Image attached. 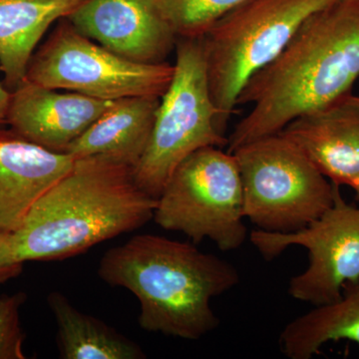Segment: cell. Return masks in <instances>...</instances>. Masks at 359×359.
<instances>
[{
    "label": "cell",
    "instance_id": "1",
    "mask_svg": "<svg viewBox=\"0 0 359 359\" xmlns=\"http://www.w3.org/2000/svg\"><path fill=\"white\" fill-rule=\"evenodd\" d=\"M359 81V0H334L306 18L283 51L248 80L249 105L226 151L280 133L290 121L353 92Z\"/></svg>",
    "mask_w": 359,
    "mask_h": 359
},
{
    "label": "cell",
    "instance_id": "9",
    "mask_svg": "<svg viewBox=\"0 0 359 359\" xmlns=\"http://www.w3.org/2000/svg\"><path fill=\"white\" fill-rule=\"evenodd\" d=\"M250 241L266 261L299 245L309 252V266L290 280L295 301L313 306L337 301L346 283L359 278V208L342 198L334 185V203L318 219L292 233L250 231Z\"/></svg>",
    "mask_w": 359,
    "mask_h": 359
},
{
    "label": "cell",
    "instance_id": "6",
    "mask_svg": "<svg viewBox=\"0 0 359 359\" xmlns=\"http://www.w3.org/2000/svg\"><path fill=\"white\" fill-rule=\"evenodd\" d=\"M231 153L242 178L245 219L257 230H301L334 203V184L280 132Z\"/></svg>",
    "mask_w": 359,
    "mask_h": 359
},
{
    "label": "cell",
    "instance_id": "23",
    "mask_svg": "<svg viewBox=\"0 0 359 359\" xmlns=\"http://www.w3.org/2000/svg\"><path fill=\"white\" fill-rule=\"evenodd\" d=\"M359 82V81H358Z\"/></svg>",
    "mask_w": 359,
    "mask_h": 359
},
{
    "label": "cell",
    "instance_id": "19",
    "mask_svg": "<svg viewBox=\"0 0 359 359\" xmlns=\"http://www.w3.org/2000/svg\"><path fill=\"white\" fill-rule=\"evenodd\" d=\"M27 299L25 292L0 297V359H25V334L20 309Z\"/></svg>",
    "mask_w": 359,
    "mask_h": 359
},
{
    "label": "cell",
    "instance_id": "13",
    "mask_svg": "<svg viewBox=\"0 0 359 359\" xmlns=\"http://www.w3.org/2000/svg\"><path fill=\"white\" fill-rule=\"evenodd\" d=\"M74 161L67 153L41 147L11 129L0 130V229L18 231L35 203Z\"/></svg>",
    "mask_w": 359,
    "mask_h": 359
},
{
    "label": "cell",
    "instance_id": "4",
    "mask_svg": "<svg viewBox=\"0 0 359 359\" xmlns=\"http://www.w3.org/2000/svg\"><path fill=\"white\" fill-rule=\"evenodd\" d=\"M334 1L245 0L201 37L222 133L248 80L283 51L311 13Z\"/></svg>",
    "mask_w": 359,
    "mask_h": 359
},
{
    "label": "cell",
    "instance_id": "10",
    "mask_svg": "<svg viewBox=\"0 0 359 359\" xmlns=\"http://www.w3.org/2000/svg\"><path fill=\"white\" fill-rule=\"evenodd\" d=\"M67 20L85 36L135 62H165L176 41L157 0H85Z\"/></svg>",
    "mask_w": 359,
    "mask_h": 359
},
{
    "label": "cell",
    "instance_id": "15",
    "mask_svg": "<svg viewBox=\"0 0 359 359\" xmlns=\"http://www.w3.org/2000/svg\"><path fill=\"white\" fill-rule=\"evenodd\" d=\"M85 0H0V70L15 88L25 79L37 44L56 20Z\"/></svg>",
    "mask_w": 359,
    "mask_h": 359
},
{
    "label": "cell",
    "instance_id": "5",
    "mask_svg": "<svg viewBox=\"0 0 359 359\" xmlns=\"http://www.w3.org/2000/svg\"><path fill=\"white\" fill-rule=\"evenodd\" d=\"M169 86L160 98L147 148L134 168L136 183L158 199L176 168L201 148L226 147L208 80L202 39H182Z\"/></svg>",
    "mask_w": 359,
    "mask_h": 359
},
{
    "label": "cell",
    "instance_id": "17",
    "mask_svg": "<svg viewBox=\"0 0 359 359\" xmlns=\"http://www.w3.org/2000/svg\"><path fill=\"white\" fill-rule=\"evenodd\" d=\"M47 304L57 323L61 358H146L139 344L102 320L82 313L61 292H50Z\"/></svg>",
    "mask_w": 359,
    "mask_h": 359
},
{
    "label": "cell",
    "instance_id": "2",
    "mask_svg": "<svg viewBox=\"0 0 359 359\" xmlns=\"http://www.w3.org/2000/svg\"><path fill=\"white\" fill-rule=\"evenodd\" d=\"M157 199L136 183L134 169L102 155L77 158L39 198L13 233L18 263L61 261L141 228Z\"/></svg>",
    "mask_w": 359,
    "mask_h": 359
},
{
    "label": "cell",
    "instance_id": "7",
    "mask_svg": "<svg viewBox=\"0 0 359 359\" xmlns=\"http://www.w3.org/2000/svg\"><path fill=\"white\" fill-rule=\"evenodd\" d=\"M244 191L237 160L221 147L201 148L175 170L157 199L154 221L185 233L194 244L209 238L223 252L248 238Z\"/></svg>",
    "mask_w": 359,
    "mask_h": 359
},
{
    "label": "cell",
    "instance_id": "8",
    "mask_svg": "<svg viewBox=\"0 0 359 359\" xmlns=\"http://www.w3.org/2000/svg\"><path fill=\"white\" fill-rule=\"evenodd\" d=\"M174 65L135 62L122 57L61 21L28 65L26 79L56 90L115 101L134 96L162 97Z\"/></svg>",
    "mask_w": 359,
    "mask_h": 359
},
{
    "label": "cell",
    "instance_id": "21",
    "mask_svg": "<svg viewBox=\"0 0 359 359\" xmlns=\"http://www.w3.org/2000/svg\"><path fill=\"white\" fill-rule=\"evenodd\" d=\"M11 92L0 83V125L6 124L7 110L11 102Z\"/></svg>",
    "mask_w": 359,
    "mask_h": 359
},
{
    "label": "cell",
    "instance_id": "18",
    "mask_svg": "<svg viewBox=\"0 0 359 359\" xmlns=\"http://www.w3.org/2000/svg\"><path fill=\"white\" fill-rule=\"evenodd\" d=\"M177 37L201 39L245 0H157Z\"/></svg>",
    "mask_w": 359,
    "mask_h": 359
},
{
    "label": "cell",
    "instance_id": "14",
    "mask_svg": "<svg viewBox=\"0 0 359 359\" xmlns=\"http://www.w3.org/2000/svg\"><path fill=\"white\" fill-rule=\"evenodd\" d=\"M161 97L115 100L65 153L73 158L102 155L134 168L147 148Z\"/></svg>",
    "mask_w": 359,
    "mask_h": 359
},
{
    "label": "cell",
    "instance_id": "16",
    "mask_svg": "<svg viewBox=\"0 0 359 359\" xmlns=\"http://www.w3.org/2000/svg\"><path fill=\"white\" fill-rule=\"evenodd\" d=\"M359 344V278L346 283L337 301L313 306L290 321L278 337L280 351L290 359H311L330 341Z\"/></svg>",
    "mask_w": 359,
    "mask_h": 359
},
{
    "label": "cell",
    "instance_id": "3",
    "mask_svg": "<svg viewBox=\"0 0 359 359\" xmlns=\"http://www.w3.org/2000/svg\"><path fill=\"white\" fill-rule=\"evenodd\" d=\"M98 275L138 299L142 330L187 340L201 339L219 327L212 299L241 280L230 262L195 244L156 235L135 236L108 250Z\"/></svg>",
    "mask_w": 359,
    "mask_h": 359
},
{
    "label": "cell",
    "instance_id": "12",
    "mask_svg": "<svg viewBox=\"0 0 359 359\" xmlns=\"http://www.w3.org/2000/svg\"><path fill=\"white\" fill-rule=\"evenodd\" d=\"M337 186L359 178V94L353 92L304 113L280 131Z\"/></svg>",
    "mask_w": 359,
    "mask_h": 359
},
{
    "label": "cell",
    "instance_id": "20",
    "mask_svg": "<svg viewBox=\"0 0 359 359\" xmlns=\"http://www.w3.org/2000/svg\"><path fill=\"white\" fill-rule=\"evenodd\" d=\"M23 271V263L14 259L13 233L0 229V285L18 278Z\"/></svg>",
    "mask_w": 359,
    "mask_h": 359
},
{
    "label": "cell",
    "instance_id": "11",
    "mask_svg": "<svg viewBox=\"0 0 359 359\" xmlns=\"http://www.w3.org/2000/svg\"><path fill=\"white\" fill-rule=\"evenodd\" d=\"M114 101L63 92L25 79L11 92L6 124L25 140L65 153Z\"/></svg>",
    "mask_w": 359,
    "mask_h": 359
},
{
    "label": "cell",
    "instance_id": "22",
    "mask_svg": "<svg viewBox=\"0 0 359 359\" xmlns=\"http://www.w3.org/2000/svg\"><path fill=\"white\" fill-rule=\"evenodd\" d=\"M353 190L355 191L356 199L359 201V178L356 182L355 186L353 187Z\"/></svg>",
    "mask_w": 359,
    "mask_h": 359
}]
</instances>
